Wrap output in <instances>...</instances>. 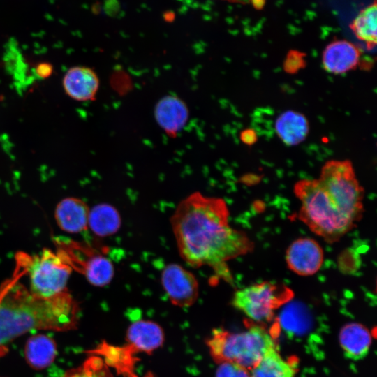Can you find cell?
Returning <instances> with one entry per match:
<instances>
[{"label": "cell", "instance_id": "obj_7", "mask_svg": "<svg viewBox=\"0 0 377 377\" xmlns=\"http://www.w3.org/2000/svg\"><path fill=\"white\" fill-rule=\"evenodd\" d=\"M293 296L288 287L263 281L237 290L232 304L249 319L256 322L270 320L275 310Z\"/></svg>", "mask_w": 377, "mask_h": 377}, {"label": "cell", "instance_id": "obj_10", "mask_svg": "<svg viewBox=\"0 0 377 377\" xmlns=\"http://www.w3.org/2000/svg\"><path fill=\"white\" fill-rule=\"evenodd\" d=\"M324 252L315 239L300 237L288 247L286 261L288 267L302 276H311L318 272L323 265Z\"/></svg>", "mask_w": 377, "mask_h": 377}, {"label": "cell", "instance_id": "obj_14", "mask_svg": "<svg viewBox=\"0 0 377 377\" xmlns=\"http://www.w3.org/2000/svg\"><path fill=\"white\" fill-rule=\"evenodd\" d=\"M126 346L135 354H148L160 348L164 341L162 327L151 320H139L133 322L127 329Z\"/></svg>", "mask_w": 377, "mask_h": 377}, {"label": "cell", "instance_id": "obj_16", "mask_svg": "<svg viewBox=\"0 0 377 377\" xmlns=\"http://www.w3.org/2000/svg\"><path fill=\"white\" fill-rule=\"evenodd\" d=\"M339 339L345 356L355 361L366 357L371 343L369 331L358 323L344 325L340 330Z\"/></svg>", "mask_w": 377, "mask_h": 377}, {"label": "cell", "instance_id": "obj_24", "mask_svg": "<svg viewBox=\"0 0 377 377\" xmlns=\"http://www.w3.org/2000/svg\"><path fill=\"white\" fill-rule=\"evenodd\" d=\"M216 377H249V371L232 363H221L216 372Z\"/></svg>", "mask_w": 377, "mask_h": 377}, {"label": "cell", "instance_id": "obj_2", "mask_svg": "<svg viewBox=\"0 0 377 377\" xmlns=\"http://www.w3.org/2000/svg\"><path fill=\"white\" fill-rule=\"evenodd\" d=\"M17 262L14 276L0 288V357L15 339L29 331L71 330L79 320V306L67 290L50 298L33 295L18 282L26 272Z\"/></svg>", "mask_w": 377, "mask_h": 377}, {"label": "cell", "instance_id": "obj_6", "mask_svg": "<svg viewBox=\"0 0 377 377\" xmlns=\"http://www.w3.org/2000/svg\"><path fill=\"white\" fill-rule=\"evenodd\" d=\"M29 278V291L50 298L66 290L72 268L57 252L45 249L40 255L20 253Z\"/></svg>", "mask_w": 377, "mask_h": 377}, {"label": "cell", "instance_id": "obj_15", "mask_svg": "<svg viewBox=\"0 0 377 377\" xmlns=\"http://www.w3.org/2000/svg\"><path fill=\"white\" fill-rule=\"evenodd\" d=\"M89 207L82 200L66 198L55 208L54 218L59 228L68 233H80L88 228Z\"/></svg>", "mask_w": 377, "mask_h": 377}, {"label": "cell", "instance_id": "obj_26", "mask_svg": "<svg viewBox=\"0 0 377 377\" xmlns=\"http://www.w3.org/2000/svg\"><path fill=\"white\" fill-rule=\"evenodd\" d=\"M240 139L244 144L252 145L257 141L258 135L253 129L246 128L241 132Z\"/></svg>", "mask_w": 377, "mask_h": 377}, {"label": "cell", "instance_id": "obj_22", "mask_svg": "<svg viewBox=\"0 0 377 377\" xmlns=\"http://www.w3.org/2000/svg\"><path fill=\"white\" fill-rule=\"evenodd\" d=\"M376 11L375 1L362 10L350 24V28L355 36L366 44L368 50H371L376 45Z\"/></svg>", "mask_w": 377, "mask_h": 377}, {"label": "cell", "instance_id": "obj_3", "mask_svg": "<svg viewBox=\"0 0 377 377\" xmlns=\"http://www.w3.org/2000/svg\"><path fill=\"white\" fill-rule=\"evenodd\" d=\"M293 192L300 202L299 219L327 242H338L355 226L318 179L297 181Z\"/></svg>", "mask_w": 377, "mask_h": 377}, {"label": "cell", "instance_id": "obj_5", "mask_svg": "<svg viewBox=\"0 0 377 377\" xmlns=\"http://www.w3.org/2000/svg\"><path fill=\"white\" fill-rule=\"evenodd\" d=\"M318 179L355 223L360 221L364 211V189L350 161H327L323 165Z\"/></svg>", "mask_w": 377, "mask_h": 377}, {"label": "cell", "instance_id": "obj_13", "mask_svg": "<svg viewBox=\"0 0 377 377\" xmlns=\"http://www.w3.org/2000/svg\"><path fill=\"white\" fill-rule=\"evenodd\" d=\"M62 82L66 94L77 101H93L99 88V79L96 72L83 66L69 68Z\"/></svg>", "mask_w": 377, "mask_h": 377}, {"label": "cell", "instance_id": "obj_8", "mask_svg": "<svg viewBox=\"0 0 377 377\" xmlns=\"http://www.w3.org/2000/svg\"><path fill=\"white\" fill-rule=\"evenodd\" d=\"M61 249L72 269L83 274L91 285L103 287L112 281L114 275L113 263L98 251L71 239L64 243Z\"/></svg>", "mask_w": 377, "mask_h": 377}, {"label": "cell", "instance_id": "obj_11", "mask_svg": "<svg viewBox=\"0 0 377 377\" xmlns=\"http://www.w3.org/2000/svg\"><path fill=\"white\" fill-rule=\"evenodd\" d=\"M360 50L355 44L346 40H338L325 48L322 64L327 72L341 75L355 69L360 64Z\"/></svg>", "mask_w": 377, "mask_h": 377}, {"label": "cell", "instance_id": "obj_23", "mask_svg": "<svg viewBox=\"0 0 377 377\" xmlns=\"http://www.w3.org/2000/svg\"><path fill=\"white\" fill-rule=\"evenodd\" d=\"M63 377H113L103 359L96 355L90 356L84 363L67 371Z\"/></svg>", "mask_w": 377, "mask_h": 377}, {"label": "cell", "instance_id": "obj_4", "mask_svg": "<svg viewBox=\"0 0 377 377\" xmlns=\"http://www.w3.org/2000/svg\"><path fill=\"white\" fill-rule=\"evenodd\" d=\"M207 344L216 362L232 363L249 371L269 349L276 346L269 332L260 325L239 332L214 329Z\"/></svg>", "mask_w": 377, "mask_h": 377}, {"label": "cell", "instance_id": "obj_30", "mask_svg": "<svg viewBox=\"0 0 377 377\" xmlns=\"http://www.w3.org/2000/svg\"><path fill=\"white\" fill-rule=\"evenodd\" d=\"M144 377H155L154 374L151 372H147Z\"/></svg>", "mask_w": 377, "mask_h": 377}, {"label": "cell", "instance_id": "obj_27", "mask_svg": "<svg viewBox=\"0 0 377 377\" xmlns=\"http://www.w3.org/2000/svg\"><path fill=\"white\" fill-rule=\"evenodd\" d=\"M52 72V66L47 63H43L36 67L37 75L42 77L45 78L51 75Z\"/></svg>", "mask_w": 377, "mask_h": 377}, {"label": "cell", "instance_id": "obj_25", "mask_svg": "<svg viewBox=\"0 0 377 377\" xmlns=\"http://www.w3.org/2000/svg\"><path fill=\"white\" fill-rule=\"evenodd\" d=\"M304 54L295 50L289 52L284 62L285 71L289 73H295L304 67Z\"/></svg>", "mask_w": 377, "mask_h": 377}, {"label": "cell", "instance_id": "obj_28", "mask_svg": "<svg viewBox=\"0 0 377 377\" xmlns=\"http://www.w3.org/2000/svg\"><path fill=\"white\" fill-rule=\"evenodd\" d=\"M265 0H251V3H252L253 6L256 8H261L264 4H265Z\"/></svg>", "mask_w": 377, "mask_h": 377}, {"label": "cell", "instance_id": "obj_21", "mask_svg": "<svg viewBox=\"0 0 377 377\" xmlns=\"http://www.w3.org/2000/svg\"><path fill=\"white\" fill-rule=\"evenodd\" d=\"M92 353L102 355L105 364L114 367L119 373L127 377H136L133 368L137 359L126 345L119 347L104 343Z\"/></svg>", "mask_w": 377, "mask_h": 377}, {"label": "cell", "instance_id": "obj_29", "mask_svg": "<svg viewBox=\"0 0 377 377\" xmlns=\"http://www.w3.org/2000/svg\"><path fill=\"white\" fill-rule=\"evenodd\" d=\"M231 3H249L251 0H224Z\"/></svg>", "mask_w": 377, "mask_h": 377}, {"label": "cell", "instance_id": "obj_12", "mask_svg": "<svg viewBox=\"0 0 377 377\" xmlns=\"http://www.w3.org/2000/svg\"><path fill=\"white\" fill-rule=\"evenodd\" d=\"M188 116L187 105L176 96H165L155 105V119L159 126L170 137H175L184 128Z\"/></svg>", "mask_w": 377, "mask_h": 377}, {"label": "cell", "instance_id": "obj_17", "mask_svg": "<svg viewBox=\"0 0 377 377\" xmlns=\"http://www.w3.org/2000/svg\"><path fill=\"white\" fill-rule=\"evenodd\" d=\"M275 131L283 143L294 146L306 139L309 131V124L303 114L289 110L276 118Z\"/></svg>", "mask_w": 377, "mask_h": 377}, {"label": "cell", "instance_id": "obj_9", "mask_svg": "<svg viewBox=\"0 0 377 377\" xmlns=\"http://www.w3.org/2000/svg\"><path fill=\"white\" fill-rule=\"evenodd\" d=\"M161 281L170 302L177 306L189 307L198 297L199 283L195 276L179 264L166 265Z\"/></svg>", "mask_w": 377, "mask_h": 377}, {"label": "cell", "instance_id": "obj_20", "mask_svg": "<svg viewBox=\"0 0 377 377\" xmlns=\"http://www.w3.org/2000/svg\"><path fill=\"white\" fill-rule=\"evenodd\" d=\"M121 225L118 210L110 204H98L89 210L88 227L98 237H105L115 234Z\"/></svg>", "mask_w": 377, "mask_h": 377}, {"label": "cell", "instance_id": "obj_19", "mask_svg": "<svg viewBox=\"0 0 377 377\" xmlns=\"http://www.w3.org/2000/svg\"><path fill=\"white\" fill-rule=\"evenodd\" d=\"M57 355L54 341L45 334H36L26 342L24 357L34 369H42L50 365Z\"/></svg>", "mask_w": 377, "mask_h": 377}, {"label": "cell", "instance_id": "obj_1", "mask_svg": "<svg viewBox=\"0 0 377 377\" xmlns=\"http://www.w3.org/2000/svg\"><path fill=\"white\" fill-rule=\"evenodd\" d=\"M170 223L182 259L195 268L210 267L228 282L232 275L227 263L254 248L244 232L230 226L228 208L222 198L193 193L178 204Z\"/></svg>", "mask_w": 377, "mask_h": 377}, {"label": "cell", "instance_id": "obj_18", "mask_svg": "<svg viewBox=\"0 0 377 377\" xmlns=\"http://www.w3.org/2000/svg\"><path fill=\"white\" fill-rule=\"evenodd\" d=\"M296 373V364L282 357L276 346L249 371V377H295Z\"/></svg>", "mask_w": 377, "mask_h": 377}]
</instances>
